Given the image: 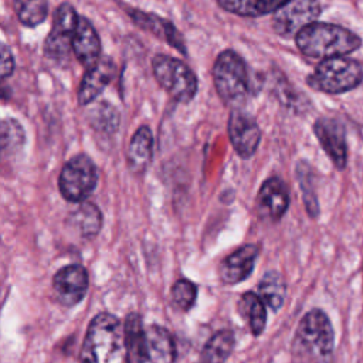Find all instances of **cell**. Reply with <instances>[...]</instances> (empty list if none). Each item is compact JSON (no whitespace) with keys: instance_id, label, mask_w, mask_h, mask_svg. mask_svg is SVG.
Returning <instances> with one entry per match:
<instances>
[{"instance_id":"ffe728a7","label":"cell","mask_w":363,"mask_h":363,"mask_svg":"<svg viewBox=\"0 0 363 363\" xmlns=\"http://www.w3.org/2000/svg\"><path fill=\"white\" fill-rule=\"evenodd\" d=\"M288 0H217L218 6L241 17H261L275 13Z\"/></svg>"},{"instance_id":"7a4b0ae2","label":"cell","mask_w":363,"mask_h":363,"mask_svg":"<svg viewBox=\"0 0 363 363\" xmlns=\"http://www.w3.org/2000/svg\"><path fill=\"white\" fill-rule=\"evenodd\" d=\"M295 43L302 54L322 61L346 57L362 45L360 37L353 31L322 21H315L301 30L295 37Z\"/></svg>"},{"instance_id":"484cf974","label":"cell","mask_w":363,"mask_h":363,"mask_svg":"<svg viewBox=\"0 0 363 363\" xmlns=\"http://www.w3.org/2000/svg\"><path fill=\"white\" fill-rule=\"evenodd\" d=\"M18 20L27 27L41 24L48 13V0H13Z\"/></svg>"},{"instance_id":"44dd1931","label":"cell","mask_w":363,"mask_h":363,"mask_svg":"<svg viewBox=\"0 0 363 363\" xmlns=\"http://www.w3.org/2000/svg\"><path fill=\"white\" fill-rule=\"evenodd\" d=\"M68 223L85 238L95 237L102 227V214L101 210L89 201H82L77 210H74Z\"/></svg>"},{"instance_id":"2e32d148","label":"cell","mask_w":363,"mask_h":363,"mask_svg":"<svg viewBox=\"0 0 363 363\" xmlns=\"http://www.w3.org/2000/svg\"><path fill=\"white\" fill-rule=\"evenodd\" d=\"M115 69V64L109 57H102L95 65L88 68L78 88V104L85 106L94 102L112 81Z\"/></svg>"},{"instance_id":"9a60e30c","label":"cell","mask_w":363,"mask_h":363,"mask_svg":"<svg viewBox=\"0 0 363 363\" xmlns=\"http://www.w3.org/2000/svg\"><path fill=\"white\" fill-rule=\"evenodd\" d=\"M259 247L255 244H245L223 259L220 265V278L227 285H235L247 279L258 258Z\"/></svg>"},{"instance_id":"603a6c76","label":"cell","mask_w":363,"mask_h":363,"mask_svg":"<svg viewBox=\"0 0 363 363\" xmlns=\"http://www.w3.org/2000/svg\"><path fill=\"white\" fill-rule=\"evenodd\" d=\"M235 337L230 329H223L214 333L200 354L199 363H224L234 349Z\"/></svg>"},{"instance_id":"9c48e42d","label":"cell","mask_w":363,"mask_h":363,"mask_svg":"<svg viewBox=\"0 0 363 363\" xmlns=\"http://www.w3.org/2000/svg\"><path fill=\"white\" fill-rule=\"evenodd\" d=\"M320 11L322 7L318 0H288L272 13L271 26L281 37H296L301 30L318 20Z\"/></svg>"},{"instance_id":"f1b7e54d","label":"cell","mask_w":363,"mask_h":363,"mask_svg":"<svg viewBox=\"0 0 363 363\" xmlns=\"http://www.w3.org/2000/svg\"><path fill=\"white\" fill-rule=\"evenodd\" d=\"M197 296V286L189 279H179L172 286V302L180 311H189Z\"/></svg>"},{"instance_id":"d4e9b609","label":"cell","mask_w":363,"mask_h":363,"mask_svg":"<svg viewBox=\"0 0 363 363\" xmlns=\"http://www.w3.org/2000/svg\"><path fill=\"white\" fill-rule=\"evenodd\" d=\"M296 177L301 186V191H302V199H303V204L306 207L308 214L315 218L319 214V203H318V197L315 193V177H313V172L311 169V166L305 162H299L296 166Z\"/></svg>"},{"instance_id":"30bf717a","label":"cell","mask_w":363,"mask_h":363,"mask_svg":"<svg viewBox=\"0 0 363 363\" xmlns=\"http://www.w3.org/2000/svg\"><path fill=\"white\" fill-rule=\"evenodd\" d=\"M79 16L75 9L64 1L54 11L51 30L44 41V54L51 60H65L72 50V38Z\"/></svg>"},{"instance_id":"ba28073f","label":"cell","mask_w":363,"mask_h":363,"mask_svg":"<svg viewBox=\"0 0 363 363\" xmlns=\"http://www.w3.org/2000/svg\"><path fill=\"white\" fill-rule=\"evenodd\" d=\"M96 182L98 172L94 160L85 153H78L64 164L58 177V189L65 200L82 203L95 190Z\"/></svg>"},{"instance_id":"7402d4cb","label":"cell","mask_w":363,"mask_h":363,"mask_svg":"<svg viewBox=\"0 0 363 363\" xmlns=\"http://www.w3.org/2000/svg\"><path fill=\"white\" fill-rule=\"evenodd\" d=\"M258 296L271 311H279L284 305L286 295V285L282 275L277 271H268L264 274L257 286Z\"/></svg>"},{"instance_id":"d6986e66","label":"cell","mask_w":363,"mask_h":363,"mask_svg":"<svg viewBox=\"0 0 363 363\" xmlns=\"http://www.w3.org/2000/svg\"><path fill=\"white\" fill-rule=\"evenodd\" d=\"M153 156V133L149 126H140L132 136L128 153L126 163L129 170L135 176H142L147 170Z\"/></svg>"},{"instance_id":"7c38bea8","label":"cell","mask_w":363,"mask_h":363,"mask_svg":"<svg viewBox=\"0 0 363 363\" xmlns=\"http://www.w3.org/2000/svg\"><path fill=\"white\" fill-rule=\"evenodd\" d=\"M89 285L88 272L79 264L65 265L52 278V289L57 301L64 306H75L86 295Z\"/></svg>"},{"instance_id":"8992f818","label":"cell","mask_w":363,"mask_h":363,"mask_svg":"<svg viewBox=\"0 0 363 363\" xmlns=\"http://www.w3.org/2000/svg\"><path fill=\"white\" fill-rule=\"evenodd\" d=\"M152 69L157 84L177 102H190L197 92V77L180 58L157 54L152 60Z\"/></svg>"},{"instance_id":"4316f807","label":"cell","mask_w":363,"mask_h":363,"mask_svg":"<svg viewBox=\"0 0 363 363\" xmlns=\"http://www.w3.org/2000/svg\"><path fill=\"white\" fill-rule=\"evenodd\" d=\"M89 123L98 132L115 133L119 125V113L108 102H98L89 112Z\"/></svg>"},{"instance_id":"277c9868","label":"cell","mask_w":363,"mask_h":363,"mask_svg":"<svg viewBox=\"0 0 363 363\" xmlns=\"http://www.w3.org/2000/svg\"><path fill=\"white\" fill-rule=\"evenodd\" d=\"M213 82L218 96L233 109L242 108L251 91L245 61L234 50L221 51L213 65Z\"/></svg>"},{"instance_id":"cb8c5ba5","label":"cell","mask_w":363,"mask_h":363,"mask_svg":"<svg viewBox=\"0 0 363 363\" xmlns=\"http://www.w3.org/2000/svg\"><path fill=\"white\" fill-rule=\"evenodd\" d=\"M238 309L241 315L245 318L252 335L254 336L261 335L267 323V306L261 301L258 294H254V292L242 294L238 302Z\"/></svg>"},{"instance_id":"f546056e","label":"cell","mask_w":363,"mask_h":363,"mask_svg":"<svg viewBox=\"0 0 363 363\" xmlns=\"http://www.w3.org/2000/svg\"><path fill=\"white\" fill-rule=\"evenodd\" d=\"M14 67H16L14 55L10 47L6 44H1V78L3 79L9 78L13 74Z\"/></svg>"},{"instance_id":"ac0fdd59","label":"cell","mask_w":363,"mask_h":363,"mask_svg":"<svg viewBox=\"0 0 363 363\" xmlns=\"http://www.w3.org/2000/svg\"><path fill=\"white\" fill-rule=\"evenodd\" d=\"M130 17L135 24H138L142 30L152 33L153 35L164 40L167 44L187 54V48L183 40V35L177 31L174 24L160 16H156L153 13H146L142 10H132L129 11Z\"/></svg>"},{"instance_id":"83f0119b","label":"cell","mask_w":363,"mask_h":363,"mask_svg":"<svg viewBox=\"0 0 363 363\" xmlns=\"http://www.w3.org/2000/svg\"><path fill=\"white\" fill-rule=\"evenodd\" d=\"M26 142V133L21 123L14 118L1 121V150L4 155L18 152Z\"/></svg>"},{"instance_id":"52a82bcc","label":"cell","mask_w":363,"mask_h":363,"mask_svg":"<svg viewBox=\"0 0 363 363\" xmlns=\"http://www.w3.org/2000/svg\"><path fill=\"white\" fill-rule=\"evenodd\" d=\"M294 347L296 352L325 359L332 354L335 347V332L330 319L322 309H312L301 319Z\"/></svg>"},{"instance_id":"4fadbf2b","label":"cell","mask_w":363,"mask_h":363,"mask_svg":"<svg viewBox=\"0 0 363 363\" xmlns=\"http://www.w3.org/2000/svg\"><path fill=\"white\" fill-rule=\"evenodd\" d=\"M313 132L335 167L339 170L345 169L347 163V145L343 123L336 118L322 116L313 123Z\"/></svg>"},{"instance_id":"5bb4252c","label":"cell","mask_w":363,"mask_h":363,"mask_svg":"<svg viewBox=\"0 0 363 363\" xmlns=\"http://www.w3.org/2000/svg\"><path fill=\"white\" fill-rule=\"evenodd\" d=\"M289 191L285 182L277 176L267 179L257 194V211L261 218L278 221L288 210Z\"/></svg>"},{"instance_id":"3957f363","label":"cell","mask_w":363,"mask_h":363,"mask_svg":"<svg viewBox=\"0 0 363 363\" xmlns=\"http://www.w3.org/2000/svg\"><path fill=\"white\" fill-rule=\"evenodd\" d=\"M130 356L136 363H173L176 345L167 329L159 325L143 328L138 313H129L123 322Z\"/></svg>"},{"instance_id":"8fae6325","label":"cell","mask_w":363,"mask_h":363,"mask_svg":"<svg viewBox=\"0 0 363 363\" xmlns=\"http://www.w3.org/2000/svg\"><path fill=\"white\" fill-rule=\"evenodd\" d=\"M227 129L235 153L242 159H250L261 140V129L257 121L242 108L231 109Z\"/></svg>"},{"instance_id":"6da1fadb","label":"cell","mask_w":363,"mask_h":363,"mask_svg":"<svg viewBox=\"0 0 363 363\" xmlns=\"http://www.w3.org/2000/svg\"><path fill=\"white\" fill-rule=\"evenodd\" d=\"M123 323L112 313H98L89 323L79 363H130Z\"/></svg>"},{"instance_id":"5b68a950","label":"cell","mask_w":363,"mask_h":363,"mask_svg":"<svg viewBox=\"0 0 363 363\" xmlns=\"http://www.w3.org/2000/svg\"><path fill=\"white\" fill-rule=\"evenodd\" d=\"M363 81L362 65L346 57L323 60L315 71L306 78V82L315 91L337 95L354 89Z\"/></svg>"},{"instance_id":"e0dca14e","label":"cell","mask_w":363,"mask_h":363,"mask_svg":"<svg viewBox=\"0 0 363 363\" xmlns=\"http://www.w3.org/2000/svg\"><path fill=\"white\" fill-rule=\"evenodd\" d=\"M72 52L86 68H91L101 60V40L88 18L79 16L72 38Z\"/></svg>"}]
</instances>
